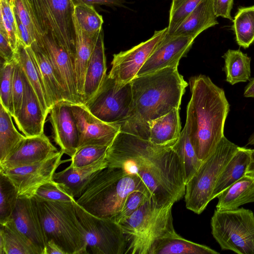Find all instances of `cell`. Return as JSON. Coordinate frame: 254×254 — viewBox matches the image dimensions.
I'll list each match as a JSON object with an SVG mask.
<instances>
[{"mask_svg":"<svg viewBox=\"0 0 254 254\" xmlns=\"http://www.w3.org/2000/svg\"><path fill=\"white\" fill-rule=\"evenodd\" d=\"M172 146L156 145L120 131L109 146L106 159L108 167L122 168L140 177L153 201L162 206L175 203L185 194L182 166Z\"/></svg>","mask_w":254,"mask_h":254,"instance_id":"cell-1","label":"cell"},{"mask_svg":"<svg viewBox=\"0 0 254 254\" xmlns=\"http://www.w3.org/2000/svg\"><path fill=\"white\" fill-rule=\"evenodd\" d=\"M130 83L132 109L128 117L117 124L120 131L148 140L149 124L174 109H180L188 84L178 67L136 76Z\"/></svg>","mask_w":254,"mask_h":254,"instance_id":"cell-2","label":"cell"},{"mask_svg":"<svg viewBox=\"0 0 254 254\" xmlns=\"http://www.w3.org/2000/svg\"><path fill=\"white\" fill-rule=\"evenodd\" d=\"M191 97L186 125L198 158L202 162L215 150L224 135L230 105L223 89L200 74L189 79Z\"/></svg>","mask_w":254,"mask_h":254,"instance_id":"cell-3","label":"cell"},{"mask_svg":"<svg viewBox=\"0 0 254 254\" xmlns=\"http://www.w3.org/2000/svg\"><path fill=\"white\" fill-rule=\"evenodd\" d=\"M134 190L151 197L138 176L122 168L107 166L93 177L76 202L94 216L113 219L121 211L128 194Z\"/></svg>","mask_w":254,"mask_h":254,"instance_id":"cell-4","label":"cell"},{"mask_svg":"<svg viewBox=\"0 0 254 254\" xmlns=\"http://www.w3.org/2000/svg\"><path fill=\"white\" fill-rule=\"evenodd\" d=\"M174 204L158 206L149 199L120 224L127 241L125 254H150L157 240L176 233L172 214Z\"/></svg>","mask_w":254,"mask_h":254,"instance_id":"cell-5","label":"cell"},{"mask_svg":"<svg viewBox=\"0 0 254 254\" xmlns=\"http://www.w3.org/2000/svg\"><path fill=\"white\" fill-rule=\"evenodd\" d=\"M33 197L47 242L53 240L66 254H89L84 230L76 212L75 201Z\"/></svg>","mask_w":254,"mask_h":254,"instance_id":"cell-6","label":"cell"},{"mask_svg":"<svg viewBox=\"0 0 254 254\" xmlns=\"http://www.w3.org/2000/svg\"><path fill=\"white\" fill-rule=\"evenodd\" d=\"M238 146L224 136L215 151L204 160L197 171L186 184L184 195L187 209L201 213L209 202L224 167L236 152Z\"/></svg>","mask_w":254,"mask_h":254,"instance_id":"cell-7","label":"cell"},{"mask_svg":"<svg viewBox=\"0 0 254 254\" xmlns=\"http://www.w3.org/2000/svg\"><path fill=\"white\" fill-rule=\"evenodd\" d=\"M211 233L223 250L254 254V214L249 209H216L211 221Z\"/></svg>","mask_w":254,"mask_h":254,"instance_id":"cell-8","label":"cell"},{"mask_svg":"<svg viewBox=\"0 0 254 254\" xmlns=\"http://www.w3.org/2000/svg\"><path fill=\"white\" fill-rule=\"evenodd\" d=\"M74 204L77 215L84 230L90 253L125 254L127 241L119 223L113 219L93 215L76 201Z\"/></svg>","mask_w":254,"mask_h":254,"instance_id":"cell-9","label":"cell"},{"mask_svg":"<svg viewBox=\"0 0 254 254\" xmlns=\"http://www.w3.org/2000/svg\"><path fill=\"white\" fill-rule=\"evenodd\" d=\"M83 104L100 120L109 124L120 123L128 117L132 109L131 83L119 86L107 75L97 92Z\"/></svg>","mask_w":254,"mask_h":254,"instance_id":"cell-10","label":"cell"},{"mask_svg":"<svg viewBox=\"0 0 254 254\" xmlns=\"http://www.w3.org/2000/svg\"><path fill=\"white\" fill-rule=\"evenodd\" d=\"M167 29L166 27L155 31L147 40L127 51L114 54L108 76L119 86L130 82L164 38Z\"/></svg>","mask_w":254,"mask_h":254,"instance_id":"cell-11","label":"cell"},{"mask_svg":"<svg viewBox=\"0 0 254 254\" xmlns=\"http://www.w3.org/2000/svg\"><path fill=\"white\" fill-rule=\"evenodd\" d=\"M61 150L42 161L21 167L0 170L15 186L18 197L31 198L37 189L53 180L54 174L63 162Z\"/></svg>","mask_w":254,"mask_h":254,"instance_id":"cell-12","label":"cell"},{"mask_svg":"<svg viewBox=\"0 0 254 254\" xmlns=\"http://www.w3.org/2000/svg\"><path fill=\"white\" fill-rule=\"evenodd\" d=\"M71 108L79 132L78 149L88 145L109 146L120 131L118 124L100 120L84 104L71 103Z\"/></svg>","mask_w":254,"mask_h":254,"instance_id":"cell-13","label":"cell"},{"mask_svg":"<svg viewBox=\"0 0 254 254\" xmlns=\"http://www.w3.org/2000/svg\"><path fill=\"white\" fill-rule=\"evenodd\" d=\"M49 114L54 141L64 154L73 157L78 148L79 135L71 103L59 101L52 106Z\"/></svg>","mask_w":254,"mask_h":254,"instance_id":"cell-14","label":"cell"},{"mask_svg":"<svg viewBox=\"0 0 254 254\" xmlns=\"http://www.w3.org/2000/svg\"><path fill=\"white\" fill-rule=\"evenodd\" d=\"M194 39L191 37L167 33L136 76L167 67H178L180 60L186 56Z\"/></svg>","mask_w":254,"mask_h":254,"instance_id":"cell-15","label":"cell"},{"mask_svg":"<svg viewBox=\"0 0 254 254\" xmlns=\"http://www.w3.org/2000/svg\"><path fill=\"white\" fill-rule=\"evenodd\" d=\"M58 149L45 133L26 137L1 163L0 170L21 167L45 160L57 152Z\"/></svg>","mask_w":254,"mask_h":254,"instance_id":"cell-16","label":"cell"},{"mask_svg":"<svg viewBox=\"0 0 254 254\" xmlns=\"http://www.w3.org/2000/svg\"><path fill=\"white\" fill-rule=\"evenodd\" d=\"M9 220L43 254L47 241L33 197H18Z\"/></svg>","mask_w":254,"mask_h":254,"instance_id":"cell-17","label":"cell"},{"mask_svg":"<svg viewBox=\"0 0 254 254\" xmlns=\"http://www.w3.org/2000/svg\"><path fill=\"white\" fill-rule=\"evenodd\" d=\"M24 78L25 87L22 104L18 113L13 118L18 128L26 137L39 135L44 133L47 117L24 73Z\"/></svg>","mask_w":254,"mask_h":254,"instance_id":"cell-18","label":"cell"},{"mask_svg":"<svg viewBox=\"0 0 254 254\" xmlns=\"http://www.w3.org/2000/svg\"><path fill=\"white\" fill-rule=\"evenodd\" d=\"M107 166L106 159L82 167H74L69 165L60 172H55L53 180L69 195L75 198H78L93 177Z\"/></svg>","mask_w":254,"mask_h":254,"instance_id":"cell-19","label":"cell"},{"mask_svg":"<svg viewBox=\"0 0 254 254\" xmlns=\"http://www.w3.org/2000/svg\"><path fill=\"white\" fill-rule=\"evenodd\" d=\"M15 58L21 65L25 75L33 88L44 114L47 117L52 105L40 69L30 47H26L19 42L15 51Z\"/></svg>","mask_w":254,"mask_h":254,"instance_id":"cell-20","label":"cell"},{"mask_svg":"<svg viewBox=\"0 0 254 254\" xmlns=\"http://www.w3.org/2000/svg\"><path fill=\"white\" fill-rule=\"evenodd\" d=\"M104 43V32L99 33L86 72L82 97L83 104L91 99L102 85L107 74Z\"/></svg>","mask_w":254,"mask_h":254,"instance_id":"cell-21","label":"cell"},{"mask_svg":"<svg viewBox=\"0 0 254 254\" xmlns=\"http://www.w3.org/2000/svg\"><path fill=\"white\" fill-rule=\"evenodd\" d=\"M217 17L212 0H203L172 34L195 39L203 31L219 24Z\"/></svg>","mask_w":254,"mask_h":254,"instance_id":"cell-22","label":"cell"},{"mask_svg":"<svg viewBox=\"0 0 254 254\" xmlns=\"http://www.w3.org/2000/svg\"><path fill=\"white\" fill-rule=\"evenodd\" d=\"M181 131L179 109H175L149 124L148 140L156 145L172 146Z\"/></svg>","mask_w":254,"mask_h":254,"instance_id":"cell-23","label":"cell"},{"mask_svg":"<svg viewBox=\"0 0 254 254\" xmlns=\"http://www.w3.org/2000/svg\"><path fill=\"white\" fill-rule=\"evenodd\" d=\"M73 20L75 32V72L76 87L79 97L83 104L82 97L86 69L99 33L95 35L87 34Z\"/></svg>","mask_w":254,"mask_h":254,"instance_id":"cell-24","label":"cell"},{"mask_svg":"<svg viewBox=\"0 0 254 254\" xmlns=\"http://www.w3.org/2000/svg\"><path fill=\"white\" fill-rule=\"evenodd\" d=\"M217 197L216 208L219 210L235 209L243 204L254 202V179L245 175Z\"/></svg>","mask_w":254,"mask_h":254,"instance_id":"cell-25","label":"cell"},{"mask_svg":"<svg viewBox=\"0 0 254 254\" xmlns=\"http://www.w3.org/2000/svg\"><path fill=\"white\" fill-rule=\"evenodd\" d=\"M251 160V149L238 147L223 170L212 194V200L246 175Z\"/></svg>","mask_w":254,"mask_h":254,"instance_id":"cell-26","label":"cell"},{"mask_svg":"<svg viewBox=\"0 0 254 254\" xmlns=\"http://www.w3.org/2000/svg\"><path fill=\"white\" fill-rule=\"evenodd\" d=\"M30 48L40 69L52 106L65 100L64 90L46 51L36 42L33 43Z\"/></svg>","mask_w":254,"mask_h":254,"instance_id":"cell-27","label":"cell"},{"mask_svg":"<svg viewBox=\"0 0 254 254\" xmlns=\"http://www.w3.org/2000/svg\"><path fill=\"white\" fill-rule=\"evenodd\" d=\"M0 226V254H42L30 240L18 231L10 220Z\"/></svg>","mask_w":254,"mask_h":254,"instance_id":"cell-28","label":"cell"},{"mask_svg":"<svg viewBox=\"0 0 254 254\" xmlns=\"http://www.w3.org/2000/svg\"><path fill=\"white\" fill-rule=\"evenodd\" d=\"M219 254L208 247L187 240L177 233L157 240L150 252V254Z\"/></svg>","mask_w":254,"mask_h":254,"instance_id":"cell-29","label":"cell"},{"mask_svg":"<svg viewBox=\"0 0 254 254\" xmlns=\"http://www.w3.org/2000/svg\"><path fill=\"white\" fill-rule=\"evenodd\" d=\"M226 80L231 85L245 82L251 77V59L241 50L229 49L222 56Z\"/></svg>","mask_w":254,"mask_h":254,"instance_id":"cell-30","label":"cell"},{"mask_svg":"<svg viewBox=\"0 0 254 254\" xmlns=\"http://www.w3.org/2000/svg\"><path fill=\"white\" fill-rule=\"evenodd\" d=\"M181 162L186 184L197 171L202 161L197 157L185 125L181 135L172 146Z\"/></svg>","mask_w":254,"mask_h":254,"instance_id":"cell-31","label":"cell"},{"mask_svg":"<svg viewBox=\"0 0 254 254\" xmlns=\"http://www.w3.org/2000/svg\"><path fill=\"white\" fill-rule=\"evenodd\" d=\"M10 113L0 106V163L3 162L25 137L16 129Z\"/></svg>","mask_w":254,"mask_h":254,"instance_id":"cell-32","label":"cell"},{"mask_svg":"<svg viewBox=\"0 0 254 254\" xmlns=\"http://www.w3.org/2000/svg\"><path fill=\"white\" fill-rule=\"evenodd\" d=\"M232 26L237 44L244 49L254 42V5L238 8Z\"/></svg>","mask_w":254,"mask_h":254,"instance_id":"cell-33","label":"cell"},{"mask_svg":"<svg viewBox=\"0 0 254 254\" xmlns=\"http://www.w3.org/2000/svg\"><path fill=\"white\" fill-rule=\"evenodd\" d=\"M73 19L87 34L95 35L102 29L104 21L93 5L78 3L73 6Z\"/></svg>","mask_w":254,"mask_h":254,"instance_id":"cell-34","label":"cell"},{"mask_svg":"<svg viewBox=\"0 0 254 254\" xmlns=\"http://www.w3.org/2000/svg\"><path fill=\"white\" fill-rule=\"evenodd\" d=\"M0 224L8 221L16 204L17 191L11 182L0 172Z\"/></svg>","mask_w":254,"mask_h":254,"instance_id":"cell-35","label":"cell"},{"mask_svg":"<svg viewBox=\"0 0 254 254\" xmlns=\"http://www.w3.org/2000/svg\"><path fill=\"white\" fill-rule=\"evenodd\" d=\"M15 59L9 63H3L0 70V104L13 117L14 112L12 100V87Z\"/></svg>","mask_w":254,"mask_h":254,"instance_id":"cell-36","label":"cell"},{"mask_svg":"<svg viewBox=\"0 0 254 254\" xmlns=\"http://www.w3.org/2000/svg\"><path fill=\"white\" fill-rule=\"evenodd\" d=\"M203 0H172L167 34H172L185 19Z\"/></svg>","mask_w":254,"mask_h":254,"instance_id":"cell-37","label":"cell"},{"mask_svg":"<svg viewBox=\"0 0 254 254\" xmlns=\"http://www.w3.org/2000/svg\"><path fill=\"white\" fill-rule=\"evenodd\" d=\"M52 0H23L38 34L47 33V20Z\"/></svg>","mask_w":254,"mask_h":254,"instance_id":"cell-38","label":"cell"},{"mask_svg":"<svg viewBox=\"0 0 254 254\" xmlns=\"http://www.w3.org/2000/svg\"><path fill=\"white\" fill-rule=\"evenodd\" d=\"M109 146L96 145H85L79 148L70 160V166L79 167L106 159Z\"/></svg>","mask_w":254,"mask_h":254,"instance_id":"cell-39","label":"cell"},{"mask_svg":"<svg viewBox=\"0 0 254 254\" xmlns=\"http://www.w3.org/2000/svg\"><path fill=\"white\" fill-rule=\"evenodd\" d=\"M152 199L151 196L139 190L131 192L127 196L122 209L119 214L113 219L119 224L128 218L132 214Z\"/></svg>","mask_w":254,"mask_h":254,"instance_id":"cell-40","label":"cell"},{"mask_svg":"<svg viewBox=\"0 0 254 254\" xmlns=\"http://www.w3.org/2000/svg\"><path fill=\"white\" fill-rule=\"evenodd\" d=\"M34 196L40 199L50 201L74 202L76 200L53 180L40 186Z\"/></svg>","mask_w":254,"mask_h":254,"instance_id":"cell-41","label":"cell"},{"mask_svg":"<svg viewBox=\"0 0 254 254\" xmlns=\"http://www.w3.org/2000/svg\"><path fill=\"white\" fill-rule=\"evenodd\" d=\"M24 87V72L21 65L16 60L12 87V100L14 112L13 118L18 113L21 107Z\"/></svg>","mask_w":254,"mask_h":254,"instance_id":"cell-42","label":"cell"},{"mask_svg":"<svg viewBox=\"0 0 254 254\" xmlns=\"http://www.w3.org/2000/svg\"><path fill=\"white\" fill-rule=\"evenodd\" d=\"M13 5L14 10L22 23L29 31L34 41L38 43L41 42L42 37L37 32L31 16L25 5L23 0H9Z\"/></svg>","mask_w":254,"mask_h":254,"instance_id":"cell-43","label":"cell"},{"mask_svg":"<svg viewBox=\"0 0 254 254\" xmlns=\"http://www.w3.org/2000/svg\"><path fill=\"white\" fill-rule=\"evenodd\" d=\"M0 16V31L4 33L12 48L15 52L19 42L16 31L12 23L1 11Z\"/></svg>","mask_w":254,"mask_h":254,"instance_id":"cell-44","label":"cell"},{"mask_svg":"<svg viewBox=\"0 0 254 254\" xmlns=\"http://www.w3.org/2000/svg\"><path fill=\"white\" fill-rule=\"evenodd\" d=\"M213 9L217 17L221 16L232 20L231 15L234 0H212Z\"/></svg>","mask_w":254,"mask_h":254,"instance_id":"cell-45","label":"cell"},{"mask_svg":"<svg viewBox=\"0 0 254 254\" xmlns=\"http://www.w3.org/2000/svg\"><path fill=\"white\" fill-rule=\"evenodd\" d=\"M0 55L3 60V63L13 61L15 56V52L4 33L1 31H0Z\"/></svg>","mask_w":254,"mask_h":254,"instance_id":"cell-46","label":"cell"},{"mask_svg":"<svg viewBox=\"0 0 254 254\" xmlns=\"http://www.w3.org/2000/svg\"><path fill=\"white\" fill-rule=\"evenodd\" d=\"M14 14L17 25V31L19 41L26 47H30L35 41L32 38L29 31L27 28L22 23L15 11Z\"/></svg>","mask_w":254,"mask_h":254,"instance_id":"cell-47","label":"cell"},{"mask_svg":"<svg viewBox=\"0 0 254 254\" xmlns=\"http://www.w3.org/2000/svg\"><path fill=\"white\" fill-rule=\"evenodd\" d=\"M73 6L78 3L104 5L109 6H122L125 3V0H71Z\"/></svg>","mask_w":254,"mask_h":254,"instance_id":"cell-48","label":"cell"},{"mask_svg":"<svg viewBox=\"0 0 254 254\" xmlns=\"http://www.w3.org/2000/svg\"><path fill=\"white\" fill-rule=\"evenodd\" d=\"M66 254L65 252L53 240H48L46 244L43 254Z\"/></svg>","mask_w":254,"mask_h":254,"instance_id":"cell-49","label":"cell"},{"mask_svg":"<svg viewBox=\"0 0 254 254\" xmlns=\"http://www.w3.org/2000/svg\"><path fill=\"white\" fill-rule=\"evenodd\" d=\"M244 96L254 98V77L250 79L249 82L245 87Z\"/></svg>","mask_w":254,"mask_h":254,"instance_id":"cell-50","label":"cell"},{"mask_svg":"<svg viewBox=\"0 0 254 254\" xmlns=\"http://www.w3.org/2000/svg\"><path fill=\"white\" fill-rule=\"evenodd\" d=\"M246 176L254 179V149H251V160Z\"/></svg>","mask_w":254,"mask_h":254,"instance_id":"cell-51","label":"cell"},{"mask_svg":"<svg viewBox=\"0 0 254 254\" xmlns=\"http://www.w3.org/2000/svg\"><path fill=\"white\" fill-rule=\"evenodd\" d=\"M248 145H254V132L249 137L248 141Z\"/></svg>","mask_w":254,"mask_h":254,"instance_id":"cell-52","label":"cell"},{"mask_svg":"<svg viewBox=\"0 0 254 254\" xmlns=\"http://www.w3.org/2000/svg\"></svg>","mask_w":254,"mask_h":254,"instance_id":"cell-53","label":"cell"}]
</instances>
